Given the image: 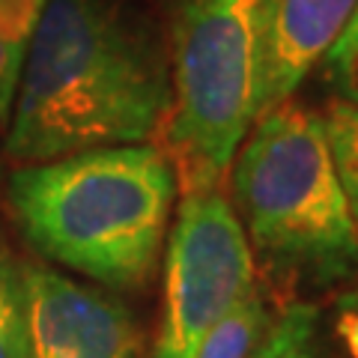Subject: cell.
Masks as SVG:
<instances>
[{"mask_svg": "<svg viewBox=\"0 0 358 358\" xmlns=\"http://www.w3.org/2000/svg\"><path fill=\"white\" fill-rule=\"evenodd\" d=\"M171 72L150 30L117 0H48L21 63L6 152L21 164L155 138Z\"/></svg>", "mask_w": 358, "mask_h": 358, "instance_id": "obj_1", "label": "cell"}, {"mask_svg": "<svg viewBox=\"0 0 358 358\" xmlns=\"http://www.w3.org/2000/svg\"><path fill=\"white\" fill-rule=\"evenodd\" d=\"M176 194L171 159L150 143L24 164L9 179V203L33 248L117 289L152 278Z\"/></svg>", "mask_w": 358, "mask_h": 358, "instance_id": "obj_2", "label": "cell"}, {"mask_svg": "<svg viewBox=\"0 0 358 358\" xmlns=\"http://www.w3.org/2000/svg\"><path fill=\"white\" fill-rule=\"evenodd\" d=\"M233 212L268 275L329 289L358 275L352 227L322 114L287 99L254 120L230 162Z\"/></svg>", "mask_w": 358, "mask_h": 358, "instance_id": "obj_3", "label": "cell"}, {"mask_svg": "<svg viewBox=\"0 0 358 358\" xmlns=\"http://www.w3.org/2000/svg\"><path fill=\"white\" fill-rule=\"evenodd\" d=\"M266 0H179L164 155L182 194L218 192L260 117Z\"/></svg>", "mask_w": 358, "mask_h": 358, "instance_id": "obj_4", "label": "cell"}, {"mask_svg": "<svg viewBox=\"0 0 358 358\" xmlns=\"http://www.w3.org/2000/svg\"><path fill=\"white\" fill-rule=\"evenodd\" d=\"M254 287L245 230L221 192L182 194L164 251V310L152 358H197L218 322Z\"/></svg>", "mask_w": 358, "mask_h": 358, "instance_id": "obj_5", "label": "cell"}, {"mask_svg": "<svg viewBox=\"0 0 358 358\" xmlns=\"http://www.w3.org/2000/svg\"><path fill=\"white\" fill-rule=\"evenodd\" d=\"M30 358H141V329L122 301L48 266H24Z\"/></svg>", "mask_w": 358, "mask_h": 358, "instance_id": "obj_6", "label": "cell"}, {"mask_svg": "<svg viewBox=\"0 0 358 358\" xmlns=\"http://www.w3.org/2000/svg\"><path fill=\"white\" fill-rule=\"evenodd\" d=\"M355 6L358 0H266L260 114L293 99Z\"/></svg>", "mask_w": 358, "mask_h": 358, "instance_id": "obj_7", "label": "cell"}, {"mask_svg": "<svg viewBox=\"0 0 358 358\" xmlns=\"http://www.w3.org/2000/svg\"><path fill=\"white\" fill-rule=\"evenodd\" d=\"M245 358H329L320 308L313 301L284 305Z\"/></svg>", "mask_w": 358, "mask_h": 358, "instance_id": "obj_8", "label": "cell"}, {"mask_svg": "<svg viewBox=\"0 0 358 358\" xmlns=\"http://www.w3.org/2000/svg\"><path fill=\"white\" fill-rule=\"evenodd\" d=\"M268 320H272V310H268L260 287L254 284L206 338L197 358H245L260 341Z\"/></svg>", "mask_w": 358, "mask_h": 358, "instance_id": "obj_9", "label": "cell"}, {"mask_svg": "<svg viewBox=\"0 0 358 358\" xmlns=\"http://www.w3.org/2000/svg\"><path fill=\"white\" fill-rule=\"evenodd\" d=\"M0 358H30L24 266L0 239Z\"/></svg>", "mask_w": 358, "mask_h": 358, "instance_id": "obj_10", "label": "cell"}, {"mask_svg": "<svg viewBox=\"0 0 358 358\" xmlns=\"http://www.w3.org/2000/svg\"><path fill=\"white\" fill-rule=\"evenodd\" d=\"M322 122H326L331 162L341 179L346 206H350L352 227L358 233V105L334 99L322 114Z\"/></svg>", "mask_w": 358, "mask_h": 358, "instance_id": "obj_11", "label": "cell"}, {"mask_svg": "<svg viewBox=\"0 0 358 358\" xmlns=\"http://www.w3.org/2000/svg\"><path fill=\"white\" fill-rule=\"evenodd\" d=\"M45 6H48V0H0V42H3L9 57L18 66V72L30 48L33 33H36L42 21Z\"/></svg>", "mask_w": 358, "mask_h": 358, "instance_id": "obj_12", "label": "cell"}, {"mask_svg": "<svg viewBox=\"0 0 358 358\" xmlns=\"http://www.w3.org/2000/svg\"><path fill=\"white\" fill-rule=\"evenodd\" d=\"M322 60H326V78L341 99L358 105V6Z\"/></svg>", "mask_w": 358, "mask_h": 358, "instance_id": "obj_13", "label": "cell"}, {"mask_svg": "<svg viewBox=\"0 0 358 358\" xmlns=\"http://www.w3.org/2000/svg\"><path fill=\"white\" fill-rule=\"evenodd\" d=\"M326 329V352L329 358H358V284L343 289L331 301Z\"/></svg>", "mask_w": 358, "mask_h": 358, "instance_id": "obj_14", "label": "cell"}, {"mask_svg": "<svg viewBox=\"0 0 358 358\" xmlns=\"http://www.w3.org/2000/svg\"><path fill=\"white\" fill-rule=\"evenodd\" d=\"M18 66L9 57V51L0 42V129H6L9 114H13V102H15V87H18Z\"/></svg>", "mask_w": 358, "mask_h": 358, "instance_id": "obj_15", "label": "cell"}]
</instances>
